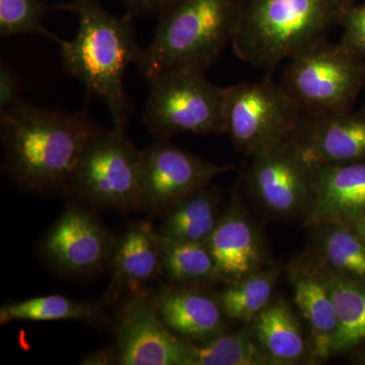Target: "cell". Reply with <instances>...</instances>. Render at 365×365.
Listing matches in <instances>:
<instances>
[{"mask_svg": "<svg viewBox=\"0 0 365 365\" xmlns=\"http://www.w3.org/2000/svg\"><path fill=\"white\" fill-rule=\"evenodd\" d=\"M103 129L86 110L63 112L21 100L0 112L4 168L26 191L67 194L81 157Z\"/></svg>", "mask_w": 365, "mask_h": 365, "instance_id": "obj_1", "label": "cell"}, {"mask_svg": "<svg viewBox=\"0 0 365 365\" xmlns=\"http://www.w3.org/2000/svg\"><path fill=\"white\" fill-rule=\"evenodd\" d=\"M52 9L73 14L78 21L76 38L59 45L64 71L78 79L88 97L104 103L113 126L127 129L133 106L125 88V72L138 64L143 54L133 18L113 16L102 0H71Z\"/></svg>", "mask_w": 365, "mask_h": 365, "instance_id": "obj_2", "label": "cell"}, {"mask_svg": "<svg viewBox=\"0 0 365 365\" xmlns=\"http://www.w3.org/2000/svg\"><path fill=\"white\" fill-rule=\"evenodd\" d=\"M354 0H241L232 45L242 61L271 73L340 26Z\"/></svg>", "mask_w": 365, "mask_h": 365, "instance_id": "obj_3", "label": "cell"}, {"mask_svg": "<svg viewBox=\"0 0 365 365\" xmlns=\"http://www.w3.org/2000/svg\"><path fill=\"white\" fill-rule=\"evenodd\" d=\"M241 0H180L158 19L138 66L146 81L177 68L206 71L232 44Z\"/></svg>", "mask_w": 365, "mask_h": 365, "instance_id": "obj_4", "label": "cell"}, {"mask_svg": "<svg viewBox=\"0 0 365 365\" xmlns=\"http://www.w3.org/2000/svg\"><path fill=\"white\" fill-rule=\"evenodd\" d=\"M143 123L157 139L178 134L225 133V88L213 85L205 71L177 68L150 81Z\"/></svg>", "mask_w": 365, "mask_h": 365, "instance_id": "obj_5", "label": "cell"}, {"mask_svg": "<svg viewBox=\"0 0 365 365\" xmlns=\"http://www.w3.org/2000/svg\"><path fill=\"white\" fill-rule=\"evenodd\" d=\"M143 150L127 135V129H103L79 162L68 195L93 208L128 211L143 209L141 194Z\"/></svg>", "mask_w": 365, "mask_h": 365, "instance_id": "obj_6", "label": "cell"}, {"mask_svg": "<svg viewBox=\"0 0 365 365\" xmlns=\"http://www.w3.org/2000/svg\"><path fill=\"white\" fill-rule=\"evenodd\" d=\"M364 58L327 39L288 59L280 85L302 114L349 109L364 85Z\"/></svg>", "mask_w": 365, "mask_h": 365, "instance_id": "obj_7", "label": "cell"}, {"mask_svg": "<svg viewBox=\"0 0 365 365\" xmlns=\"http://www.w3.org/2000/svg\"><path fill=\"white\" fill-rule=\"evenodd\" d=\"M225 133L237 150L252 157L287 141L302 112L270 78L225 88Z\"/></svg>", "mask_w": 365, "mask_h": 365, "instance_id": "obj_8", "label": "cell"}, {"mask_svg": "<svg viewBox=\"0 0 365 365\" xmlns=\"http://www.w3.org/2000/svg\"><path fill=\"white\" fill-rule=\"evenodd\" d=\"M234 170L192 155L170 143L157 139L143 150L141 194L143 209L165 215L185 199L207 188L220 175Z\"/></svg>", "mask_w": 365, "mask_h": 365, "instance_id": "obj_9", "label": "cell"}, {"mask_svg": "<svg viewBox=\"0 0 365 365\" xmlns=\"http://www.w3.org/2000/svg\"><path fill=\"white\" fill-rule=\"evenodd\" d=\"M246 182L255 200L274 217H307L314 193V168L289 140L249 157Z\"/></svg>", "mask_w": 365, "mask_h": 365, "instance_id": "obj_10", "label": "cell"}, {"mask_svg": "<svg viewBox=\"0 0 365 365\" xmlns=\"http://www.w3.org/2000/svg\"><path fill=\"white\" fill-rule=\"evenodd\" d=\"M67 206L41 244L47 263L62 275L88 277L111 265L117 239L91 210Z\"/></svg>", "mask_w": 365, "mask_h": 365, "instance_id": "obj_11", "label": "cell"}, {"mask_svg": "<svg viewBox=\"0 0 365 365\" xmlns=\"http://www.w3.org/2000/svg\"><path fill=\"white\" fill-rule=\"evenodd\" d=\"M114 350L119 365H188L190 342L172 332L146 290L127 297L118 314Z\"/></svg>", "mask_w": 365, "mask_h": 365, "instance_id": "obj_12", "label": "cell"}, {"mask_svg": "<svg viewBox=\"0 0 365 365\" xmlns=\"http://www.w3.org/2000/svg\"><path fill=\"white\" fill-rule=\"evenodd\" d=\"M288 140L313 168L365 162V110L302 114Z\"/></svg>", "mask_w": 365, "mask_h": 365, "instance_id": "obj_13", "label": "cell"}, {"mask_svg": "<svg viewBox=\"0 0 365 365\" xmlns=\"http://www.w3.org/2000/svg\"><path fill=\"white\" fill-rule=\"evenodd\" d=\"M365 215V162L314 168L307 225L348 227Z\"/></svg>", "mask_w": 365, "mask_h": 365, "instance_id": "obj_14", "label": "cell"}, {"mask_svg": "<svg viewBox=\"0 0 365 365\" xmlns=\"http://www.w3.org/2000/svg\"><path fill=\"white\" fill-rule=\"evenodd\" d=\"M206 244L220 279L228 283L257 272L265 262L263 241L237 196L228 203Z\"/></svg>", "mask_w": 365, "mask_h": 365, "instance_id": "obj_15", "label": "cell"}, {"mask_svg": "<svg viewBox=\"0 0 365 365\" xmlns=\"http://www.w3.org/2000/svg\"><path fill=\"white\" fill-rule=\"evenodd\" d=\"M112 281L107 299L143 292L144 287L160 279L163 272V237L150 222H143L128 228L119 239L111 265Z\"/></svg>", "mask_w": 365, "mask_h": 365, "instance_id": "obj_16", "label": "cell"}, {"mask_svg": "<svg viewBox=\"0 0 365 365\" xmlns=\"http://www.w3.org/2000/svg\"><path fill=\"white\" fill-rule=\"evenodd\" d=\"M158 314L172 332L192 343H203L222 333L220 299L186 287L167 288L155 297Z\"/></svg>", "mask_w": 365, "mask_h": 365, "instance_id": "obj_17", "label": "cell"}, {"mask_svg": "<svg viewBox=\"0 0 365 365\" xmlns=\"http://www.w3.org/2000/svg\"><path fill=\"white\" fill-rule=\"evenodd\" d=\"M292 287L295 304L309 326L312 354L324 361L333 353L338 325L330 290L322 274L309 269L297 271Z\"/></svg>", "mask_w": 365, "mask_h": 365, "instance_id": "obj_18", "label": "cell"}, {"mask_svg": "<svg viewBox=\"0 0 365 365\" xmlns=\"http://www.w3.org/2000/svg\"><path fill=\"white\" fill-rule=\"evenodd\" d=\"M252 332L270 364H295L307 354L299 319L284 299L270 302L254 319Z\"/></svg>", "mask_w": 365, "mask_h": 365, "instance_id": "obj_19", "label": "cell"}, {"mask_svg": "<svg viewBox=\"0 0 365 365\" xmlns=\"http://www.w3.org/2000/svg\"><path fill=\"white\" fill-rule=\"evenodd\" d=\"M220 206V190L208 186L163 215L165 220L158 232L165 239L207 242L222 217Z\"/></svg>", "mask_w": 365, "mask_h": 365, "instance_id": "obj_20", "label": "cell"}, {"mask_svg": "<svg viewBox=\"0 0 365 365\" xmlns=\"http://www.w3.org/2000/svg\"><path fill=\"white\" fill-rule=\"evenodd\" d=\"M323 278L337 317L333 353L345 351L365 341V284L333 272Z\"/></svg>", "mask_w": 365, "mask_h": 365, "instance_id": "obj_21", "label": "cell"}, {"mask_svg": "<svg viewBox=\"0 0 365 365\" xmlns=\"http://www.w3.org/2000/svg\"><path fill=\"white\" fill-rule=\"evenodd\" d=\"M16 321H81L93 325L104 321V314L98 304L52 294L2 306L0 309L1 325Z\"/></svg>", "mask_w": 365, "mask_h": 365, "instance_id": "obj_22", "label": "cell"}, {"mask_svg": "<svg viewBox=\"0 0 365 365\" xmlns=\"http://www.w3.org/2000/svg\"><path fill=\"white\" fill-rule=\"evenodd\" d=\"M162 237L163 276L173 284L187 287L204 281L220 279L206 242Z\"/></svg>", "mask_w": 365, "mask_h": 365, "instance_id": "obj_23", "label": "cell"}, {"mask_svg": "<svg viewBox=\"0 0 365 365\" xmlns=\"http://www.w3.org/2000/svg\"><path fill=\"white\" fill-rule=\"evenodd\" d=\"M279 270L260 269L242 279L230 282L218 297L225 318L253 322L270 304Z\"/></svg>", "mask_w": 365, "mask_h": 365, "instance_id": "obj_24", "label": "cell"}, {"mask_svg": "<svg viewBox=\"0 0 365 365\" xmlns=\"http://www.w3.org/2000/svg\"><path fill=\"white\" fill-rule=\"evenodd\" d=\"M268 357L247 330L220 334L203 343L190 342L188 365H267Z\"/></svg>", "mask_w": 365, "mask_h": 365, "instance_id": "obj_25", "label": "cell"}, {"mask_svg": "<svg viewBox=\"0 0 365 365\" xmlns=\"http://www.w3.org/2000/svg\"><path fill=\"white\" fill-rule=\"evenodd\" d=\"M318 227L319 248L331 271L352 279H365V241L343 225Z\"/></svg>", "mask_w": 365, "mask_h": 365, "instance_id": "obj_26", "label": "cell"}, {"mask_svg": "<svg viewBox=\"0 0 365 365\" xmlns=\"http://www.w3.org/2000/svg\"><path fill=\"white\" fill-rule=\"evenodd\" d=\"M47 11L44 0H0V36H43L60 45L63 39L48 31L42 20Z\"/></svg>", "mask_w": 365, "mask_h": 365, "instance_id": "obj_27", "label": "cell"}, {"mask_svg": "<svg viewBox=\"0 0 365 365\" xmlns=\"http://www.w3.org/2000/svg\"><path fill=\"white\" fill-rule=\"evenodd\" d=\"M343 29L341 44L359 56L365 57V2L348 9L341 26Z\"/></svg>", "mask_w": 365, "mask_h": 365, "instance_id": "obj_28", "label": "cell"}, {"mask_svg": "<svg viewBox=\"0 0 365 365\" xmlns=\"http://www.w3.org/2000/svg\"><path fill=\"white\" fill-rule=\"evenodd\" d=\"M20 79L11 66L1 62L0 66V112L21 102Z\"/></svg>", "mask_w": 365, "mask_h": 365, "instance_id": "obj_29", "label": "cell"}, {"mask_svg": "<svg viewBox=\"0 0 365 365\" xmlns=\"http://www.w3.org/2000/svg\"><path fill=\"white\" fill-rule=\"evenodd\" d=\"M126 14L132 18L150 16L160 19L180 0H121Z\"/></svg>", "mask_w": 365, "mask_h": 365, "instance_id": "obj_30", "label": "cell"}, {"mask_svg": "<svg viewBox=\"0 0 365 365\" xmlns=\"http://www.w3.org/2000/svg\"><path fill=\"white\" fill-rule=\"evenodd\" d=\"M83 364L93 365L117 364L116 354H115L114 348L91 353V354H88L85 360H83Z\"/></svg>", "mask_w": 365, "mask_h": 365, "instance_id": "obj_31", "label": "cell"}, {"mask_svg": "<svg viewBox=\"0 0 365 365\" xmlns=\"http://www.w3.org/2000/svg\"><path fill=\"white\" fill-rule=\"evenodd\" d=\"M352 230L355 234L359 235L364 241H365V215L362 217H359V220H354V222L350 223L348 227H346Z\"/></svg>", "mask_w": 365, "mask_h": 365, "instance_id": "obj_32", "label": "cell"}]
</instances>
